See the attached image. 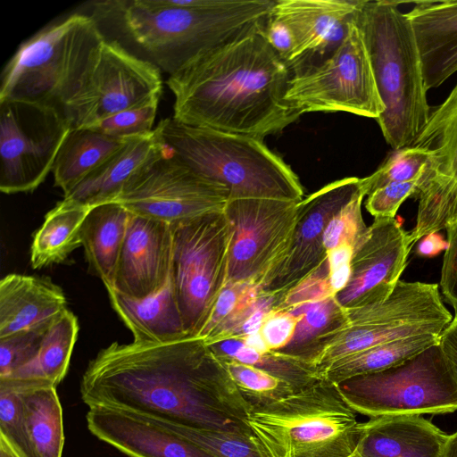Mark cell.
<instances>
[{"label": "cell", "instance_id": "6da1fadb", "mask_svg": "<svg viewBox=\"0 0 457 457\" xmlns=\"http://www.w3.org/2000/svg\"><path fill=\"white\" fill-rule=\"evenodd\" d=\"M88 406L120 408L176 425L254 436L251 404L204 340L114 342L91 360L80 381Z\"/></svg>", "mask_w": 457, "mask_h": 457}, {"label": "cell", "instance_id": "7a4b0ae2", "mask_svg": "<svg viewBox=\"0 0 457 457\" xmlns=\"http://www.w3.org/2000/svg\"><path fill=\"white\" fill-rule=\"evenodd\" d=\"M264 28L170 75L166 84L174 96L172 118L262 139L297 120L301 114L285 99L291 71L268 43Z\"/></svg>", "mask_w": 457, "mask_h": 457}, {"label": "cell", "instance_id": "3957f363", "mask_svg": "<svg viewBox=\"0 0 457 457\" xmlns=\"http://www.w3.org/2000/svg\"><path fill=\"white\" fill-rule=\"evenodd\" d=\"M275 0H109L94 19L115 21L160 71L170 75L199 56L263 29Z\"/></svg>", "mask_w": 457, "mask_h": 457}, {"label": "cell", "instance_id": "277c9868", "mask_svg": "<svg viewBox=\"0 0 457 457\" xmlns=\"http://www.w3.org/2000/svg\"><path fill=\"white\" fill-rule=\"evenodd\" d=\"M154 129L178 160L224 186L228 200L303 198L298 176L262 138L194 127L173 118L162 120Z\"/></svg>", "mask_w": 457, "mask_h": 457}, {"label": "cell", "instance_id": "5b68a950", "mask_svg": "<svg viewBox=\"0 0 457 457\" xmlns=\"http://www.w3.org/2000/svg\"><path fill=\"white\" fill-rule=\"evenodd\" d=\"M399 4L364 0L357 19L385 106L377 121L393 150L411 146L432 112L413 31Z\"/></svg>", "mask_w": 457, "mask_h": 457}, {"label": "cell", "instance_id": "8992f818", "mask_svg": "<svg viewBox=\"0 0 457 457\" xmlns=\"http://www.w3.org/2000/svg\"><path fill=\"white\" fill-rule=\"evenodd\" d=\"M105 40L98 22L72 13L20 45L1 75L0 101L63 109L77 94Z\"/></svg>", "mask_w": 457, "mask_h": 457}, {"label": "cell", "instance_id": "52a82bcc", "mask_svg": "<svg viewBox=\"0 0 457 457\" xmlns=\"http://www.w3.org/2000/svg\"><path fill=\"white\" fill-rule=\"evenodd\" d=\"M247 423L267 457H352L361 430L337 384L324 378L252 405Z\"/></svg>", "mask_w": 457, "mask_h": 457}, {"label": "cell", "instance_id": "ba28073f", "mask_svg": "<svg viewBox=\"0 0 457 457\" xmlns=\"http://www.w3.org/2000/svg\"><path fill=\"white\" fill-rule=\"evenodd\" d=\"M345 310L342 323L316 341L307 359L320 377L337 361L372 346L411 336L441 335L453 319L438 285L419 281L400 280L384 302Z\"/></svg>", "mask_w": 457, "mask_h": 457}, {"label": "cell", "instance_id": "9c48e42d", "mask_svg": "<svg viewBox=\"0 0 457 457\" xmlns=\"http://www.w3.org/2000/svg\"><path fill=\"white\" fill-rule=\"evenodd\" d=\"M337 386L356 413L370 418L457 411V386L439 344L401 364Z\"/></svg>", "mask_w": 457, "mask_h": 457}, {"label": "cell", "instance_id": "30bf717a", "mask_svg": "<svg viewBox=\"0 0 457 457\" xmlns=\"http://www.w3.org/2000/svg\"><path fill=\"white\" fill-rule=\"evenodd\" d=\"M170 225V278L187 334L196 337L227 285L232 226L224 211Z\"/></svg>", "mask_w": 457, "mask_h": 457}, {"label": "cell", "instance_id": "8fae6325", "mask_svg": "<svg viewBox=\"0 0 457 457\" xmlns=\"http://www.w3.org/2000/svg\"><path fill=\"white\" fill-rule=\"evenodd\" d=\"M285 99L301 115L345 112L376 120L380 117L385 106L357 20L328 57L291 78Z\"/></svg>", "mask_w": 457, "mask_h": 457}, {"label": "cell", "instance_id": "7c38bea8", "mask_svg": "<svg viewBox=\"0 0 457 457\" xmlns=\"http://www.w3.org/2000/svg\"><path fill=\"white\" fill-rule=\"evenodd\" d=\"M71 126L56 108L0 101V190L31 192L52 171Z\"/></svg>", "mask_w": 457, "mask_h": 457}, {"label": "cell", "instance_id": "4fadbf2b", "mask_svg": "<svg viewBox=\"0 0 457 457\" xmlns=\"http://www.w3.org/2000/svg\"><path fill=\"white\" fill-rule=\"evenodd\" d=\"M299 202L228 201L223 211L233 233L227 283L248 282L264 287L289 251Z\"/></svg>", "mask_w": 457, "mask_h": 457}, {"label": "cell", "instance_id": "5bb4252c", "mask_svg": "<svg viewBox=\"0 0 457 457\" xmlns=\"http://www.w3.org/2000/svg\"><path fill=\"white\" fill-rule=\"evenodd\" d=\"M160 69L117 40L105 39L77 94L63 109L71 129L87 128L119 112L160 97Z\"/></svg>", "mask_w": 457, "mask_h": 457}, {"label": "cell", "instance_id": "9a60e30c", "mask_svg": "<svg viewBox=\"0 0 457 457\" xmlns=\"http://www.w3.org/2000/svg\"><path fill=\"white\" fill-rule=\"evenodd\" d=\"M164 145V144H163ZM228 189L163 154L141 169L114 202L130 212L170 224L224 210Z\"/></svg>", "mask_w": 457, "mask_h": 457}, {"label": "cell", "instance_id": "2e32d148", "mask_svg": "<svg viewBox=\"0 0 457 457\" xmlns=\"http://www.w3.org/2000/svg\"><path fill=\"white\" fill-rule=\"evenodd\" d=\"M411 146L429 152L414 196L419 200L416 225L409 233L412 245L457 220V84L431 112Z\"/></svg>", "mask_w": 457, "mask_h": 457}, {"label": "cell", "instance_id": "e0dca14e", "mask_svg": "<svg viewBox=\"0 0 457 457\" xmlns=\"http://www.w3.org/2000/svg\"><path fill=\"white\" fill-rule=\"evenodd\" d=\"M409 234L395 218H375L355 248L351 275L335 295L344 309L379 303L393 293L407 265Z\"/></svg>", "mask_w": 457, "mask_h": 457}, {"label": "cell", "instance_id": "ac0fdd59", "mask_svg": "<svg viewBox=\"0 0 457 457\" xmlns=\"http://www.w3.org/2000/svg\"><path fill=\"white\" fill-rule=\"evenodd\" d=\"M361 189L360 179L333 181L298 203V219L289 251L262 288L285 294L313 272L328 257L323 245L332 217Z\"/></svg>", "mask_w": 457, "mask_h": 457}, {"label": "cell", "instance_id": "d6986e66", "mask_svg": "<svg viewBox=\"0 0 457 457\" xmlns=\"http://www.w3.org/2000/svg\"><path fill=\"white\" fill-rule=\"evenodd\" d=\"M364 0H275L271 16L291 30L292 77L324 61L348 34Z\"/></svg>", "mask_w": 457, "mask_h": 457}, {"label": "cell", "instance_id": "ffe728a7", "mask_svg": "<svg viewBox=\"0 0 457 457\" xmlns=\"http://www.w3.org/2000/svg\"><path fill=\"white\" fill-rule=\"evenodd\" d=\"M171 260V225L130 212L112 290L136 299L156 293L170 278Z\"/></svg>", "mask_w": 457, "mask_h": 457}, {"label": "cell", "instance_id": "44dd1931", "mask_svg": "<svg viewBox=\"0 0 457 457\" xmlns=\"http://www.w3.org/2000/svg\"><path fill=\"white\" fill-rule=\"evenodd\" d=\"M89 431L130 457H213L148 416L107 406L87 413Z\"/></svg>", "mask_w": 457, "mask_h": 457}, {"label": "cell", "instance_id": "7402d4cb", "mask_svg": "<svg viewBox=\"0 0 457 457\" xmlns=\"http://www.w3.org/2000/svg\"><path fill=\"white\" fill-rule=\"evenodd\" d=\"M418 47L428 90L457 71V0L415 1L405 12Z\"/></svg>", "mask_w": 457, "mask_h": 457}, {"label": "cell", "instance_id": "603a6c76", "mask_svg": "<svg viewBox=\"0 0 457 457\" xmlns=\"http://www.w3.org/2000/svg\"><path fill=\"white\" fill-rule=\"evenodd\" d=\"M448 436L421 415L370 418L352 457H439Z\"/></svg>", "mask_w": 457, "mask_h": 457}, {"label": "cell", "instance_id": "cb8c5ba5", "mask_svg": "<svg viewBox=\"0 0 457 457\" xmlns=\"http://www.w3.org/2000/svg\"><path fill=\"white\" fill-rule=\"evenodd\" d=\"M65 310L62 290L47 279L9 274L0 281V338L48 328Z\"/></svg>", "mask_w": 457, "mask_h": 457}, {"label": "cell", "instance_id": "d4e9b609", "mask_svg": "<svg viewBox=\"0 0 457 457\" xmlns=\"http://www.w3.org/2000/svg\"><path fill=\"white\" fill-rule=\"evenodd\" d=\"M163 152L164 145L155 129L132 137L64 194V198L89 208L114 202L130 179Z\"/></svg>", "mask_w": 457, "mask_h": 457}, {"label": "cell", "instance_id": "484cf974", "mask_svg": "<svg viewBox=\"0 0 457 457\" xmlns=\"http://www.w3.org/2000/svg\"><path fill=\"white\" fill-rule=\"evenodd\" d=\"M113 310L137 343L168 344L189 337L171 278L156 293L140 299L107 290Z\"/></svg>", "mask_w": 457, "mask_h": 457}, {"label": "cell", "instance_id": "4316f807", "mask_svg": "<svg viewBox=\"0 0 457 457\" xmlns=\"http://www.w3.org/2000/svg\"><path fill=\"white\" fill-rule=\"evenodd\" d=\"M129 215L120 204L106 203L90 208L81 226V245L87 260L107 290L114 288Z\"/></svg>", "mask_w": 457, "mask_h": 457}, {"label": "cell", "instance_id": "83f0119b", "mask_svg": "<svg viewBox=\"0 0 457 457\" xmlns=\"http://www.w3.org/2000/svg\"><path fill=\"white\" fill-rule=\"evenodd\" d=\"M21 391L28 434L36 457H62V409L56 386L44 380L5 378Z\"/></svg>", "mask_w": 457, "mask_h": 457}, {"label": "cell", "instance_id": "f1b7e54d", "mask_svg": "<svg viewBox=\"0 0 457 457\" xmlns=\"http://www.w3.org/2000/svg\"><path fill=\"white\" fill-rule=\"evenodd\" d=\"M130 138L112 137L90 128L71 129L52 169L55 186L68 193Z\"/></svg>", "mask_w": 457, "mask_h": 457}, {"label": "cell", "instance_id": "f546056e", "mask_svg": "<svg viewBox=\"0 0 457 457\" xmlns=\"http://www.w3.org/2000/svg\"><path fill=\"white\" fill-rule=\"evenodd\" d=\"M89 210L63 198L47 212L31 245L30 262L34 269L62 262L81 245L80 229Z\"/></svg>", "mask_w": 457, "mask_h": 457}, {"label": "cell", "instance_id": "4dcf8cb0", "mask_svg": "<svg viewBox=\"0 0 457 457\" xmlns=\"http://www.w3.org/2000/svg\"><path fill=\"white\" fill-rule=\"evenodd\" d=\"M439 337L437 334H423L372 346L337 361L322 372L321 378L338 384L356 376L389 369L439 344Z\"/></svg>", "mask_w": 457, "mask_h": 457}, {"label": "cell", "instance_id": "1f68e13d", "mask_svg": "<svg viewBox=\"0 0 457 457\" xmlns=\"http://www.w3.org/2000/svg\"><path fill=\"white\" fill-rule=\"evenodd\" d=\"M78 332L77 317L65 310L47 328L34 360L6 378L44 380L57 386L67 373Z\"/></svg>", "mask_w": 457, "mask_h": 457}, {"label": "cell", "instance_id": "d6a6232c", "mask_svg": "<svg viewBox=\"0 0 457 457\" xmlns=\"http://www.w3.org/2000/svg\"><path fill=\"white\" fill-rule=\"evenodd\" d=\"M219 358H231L240 362L262 369L292 385L297 391L320 379L317 370L303 361L277 351L261 353L238 338L209 345Z\"/></svg>", "mask_w": 457, "mask_h": 457}, {"label": "cell", "instance_id": "836d02e7", "mask_svg": "<svg viewBox=\"0 0 457 457\" xmlns=\"http://www.w3.org/2000/svg\"><path fill=\"white\" fill-rule=\"evenodd\" d=\"M291 312L299 314L300 320L290 343L277 352L296 357L307 363L313 345L342 323L345 310L335 296H331Z\"/></svg>", "mask_w": 457, "mask_h": 457}, {"label": "cell", "instance_id": "e575fe53", "mask_svg": "<svg viewBox=\"0 0 457 457\" xmlns=\"http://www.w3.org/2000/svg\"><path fill=\"white\" fill-rule=\"evenodd\" d=\"M154 420L193 442L213 457H267L255 436L195 428Z\"/></svg>", "mask_w": 457, "mask_h": 457}, {"label": "cell", "instance_id": "d590c367", "mask_svg": "<svg viewBox=\"0 0 457 457\" xmlns=\"http://www.w3.org/2000/svg\"><path fill=\"white\" fill-rule=\"evenodd\" d=\"M429 152L416 146H407L393 152L370 176L360 179L365 196L378 187L394 182L420 179L427 166Z\"/></svg>", "mask_w": 457, "mask_h": 457}, {"label": "cell", "instance_id": "8d00e7d4", "mask_svg": "<svg viewBox=\"0 0 457 457\" xmlns=\"http://www.w3.org/2000/svg\"><path fill=\"white\" fill-rule=\"evenodd\" d=\"M220 359L251 406L277 400L297 392L287 381L262 369L231 358Z\"/></svg>", "mask_w": 457, "mask_h": 457}, {"label": "cell", "instance_id": "74e56055", "mask_svg": "<svg viewBox=\"0 0 457 457\" xmlns=\"http://www.w3.org/2000/svg\"><path fill=\"white\" fill-rule=\"evenodd\" d=\"M0 436L19 457H36L28 434L20 388L0 378Z\"/></svg>", "mask_w": 457, "mask_h": 457}, {"label": "cell", "instance_id": "f35d334b", "mask_svg": "<svg viewBox=\"0 0 457 457\" xmlns=\"http://www.w3.org/2000/svg\"><path fill=\"white\" fill-rule=\"evenodd\" d=\"M364 196L361 188L329 220L323 236L327 253L343 244L350 245L355 250L361 242L368 230L361 214Z\"/></svg>", "mask_w": 457, "mask_h": 457}, {"label": "cell", "instance_id": "ab89813d", "mask_svg": "<svg viewBox=\"0 0 457 457\" xmlns=\"http://www.w3.org/2000/svg\"><path fill=\"white\" fill-rule=\"evenodd\" d=\"M159 98L112 114L87 127L120 138H129L152 132L156 116Z\"/></svg>", "mask_w": 457, "mask_h": 457}, {"label": "cell", "instance_id": "60d3db41", "mask_svg": "<svg viewBox=\"0 0 457 457\" xmlns=\"http://www.w3.org/2000/svg\"><path fill=\"white\" fill-rule=\"evenodd\" d=\"M48 328L23 330L0 338V378L12 375L34 360Z\"/></svg>", "mask_w": 457, "mask_h": 457}, {"label": "cell", "instance_id": "b9f144b4", "mask_svg": "<svg viewBox=\"0 0 457 457\" xmlns=\"http://www.w3.org/2000/svg\"><path fill=\"white\" fill-rule=\"evenodd\" d=\"M335 296L329 284L327 260L313 272L284 294L279 309L294 311Z\"/></svg>", "mask_w": 457, "mask_h": 457}, {"label": "cell", "instance_id": "7bdbcfd3", "mask_svg": "<svg viewBox=\"0 0 457 457\" xmlns=\"http://www.w3.org/2000/svg\"><path fill=\"white\" fill-rule=\"evenodd\" d=\"M419 181L394 182L377 188L368 195L367 211L375 218H395L403 201L414 195Z\"/></svg>", "mask_w": 457, "mask_h": 457}, {"label": "cell", "instance_id": "ee69618b", "mask_svg": "<svg viewBox=\"0 0 457 457\" xmlns=\"http://www.w3.org/2000/svg\"><path fill=\"white\" fill-rule=\"evenodd\" d=\"M300 315L284 309H273L264 318L259 329L269 351H280L292 340Z\"/></svg>", "mask_w": 457, "mask_h": 457}, {"label": "cell", "instance_id": "f6af8a7d", "mask_svg": "<svg viewBox=\"0 0 457 457\" xmlns=\"http://www.w3.org/2000/svg\"><path fill=\"white\" fill-rule=\"evenodd\" d=\"M447 248L444 255L440 285L445 299L457 317V220L447 228Z\"/></svg>", "mask_w": 457, "mask_h": 457}, {"label": "cell", "instance_id": "bcb514c9", "mask_svg": "<svg viewBox=\"0 0 457 457\" xmlns=\"http://www.w3.org/2000/svg\"><path fill=\"white\" fill-rule=\"evenodd\" d=\"M353 252L354 248L347 244L328 252V278L335 295L343 290L349 281Z\"/></svg>", "mask_w": 457, "mask_h": 457}, {"label": "cell", "instance_id": "7dc6e473", "mask_svg": "<svg viewBox=\"0 0 457 457\" xmlns=\"http://www.w3.org/2000/svg\"><path fill=\"white\" fill-rule=\"evenodd\" d=\"M264 36L270 46L287 63L294 49V37L290 29L270 14L264 28Z\"/></svg>", "mask_w": 457, "mask_h": 457}, {"label": "cell", "instance_id": "c3c4849f", "mask_svg": "<svg viewBox=\"0 0 457 457\" xmlns=\"http://www.w3.org/2000/svg\"><path fill=\"white\" fill-rule=\"evenodd\" d=\"M439 345L457 386V317L441 333Z\"/></svg>", "mask_w": 457, "mask_h": 457}, {"label": "cell", "instance_id": "681fc988", "mask_svg": "<svg viewBox=\"0 0 457 457\" xmlns=\"http://www.w3.org/2000/svg\"><path fill=\"white\" fill-rule=\"evenodd\" d=\"M446 248L447 241H445L438 233H430L420 239L417 253L425 257H432Z\"/></svg>", "mask_w": 457, "mask_h": 457}, {"label": "cell", "instance_id": "f907efd6", "mask_svg": "<svg viewBox=\"0 0 457 457\" xmlns=\"http://www.w3.org/2000/svg\"><path fill=\"white\" fill-rule=\"evenodd\" d=\"M439 457H457V431L449 435Z\"/></svg>", "mask_w": 457, "mask_h": 457}, {"label": "cell", "instance_id": "816d5d0a", "mask_svg": "<svg viewBox=\"0 0 457 457\" xmlns=\"http://www.w3.org/2000/svg\"><path fill=\"white\" fill-rule=\"evenodd\" d=\"M0 457H19L2 436H0Z\"/></svg>", "mask_w": 457, "mask_h": 457}]
</instances>
